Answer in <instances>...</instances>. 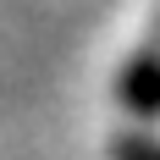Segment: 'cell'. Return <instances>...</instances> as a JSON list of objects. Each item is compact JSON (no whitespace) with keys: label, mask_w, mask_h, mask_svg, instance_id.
Masks as SVG:
<instances>
[{"label":"cell","mask_w":160,"mask_h":160,"mask_svg":"<svg viewBox=\"0 0 160 160\" xmlns=\"http://www.w3.org/2000/svg\"><path fill=\"white\" fill-rule=\"evenodd\" d=\"M116 105L132 122H160V39L138 44L116 72Z\"/></svg>","instance_id":"obj_1"},{"label":"cell","mask_w":160,"mask_h":160,"mask_svg":"<svg viewBox=\"0 0 160 160\" xmlns=\"http://www.w3.org/2000/svg\"><path fill=\"white\" fill-rule=\"evenodd\" d=\"M111 160H160V132H116L111 138Z\"/></svg>","instance_id":"obj_2"}]
</instances>
